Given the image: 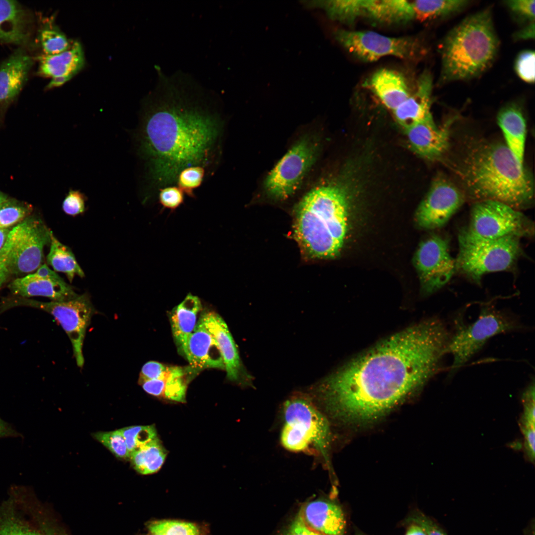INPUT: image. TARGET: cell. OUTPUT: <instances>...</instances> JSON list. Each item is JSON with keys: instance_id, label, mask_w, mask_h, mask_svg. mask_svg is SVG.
Instances as JSON below:
<instances>
[{"instance_id": "1", "label": "cell", "mask_w": 535, "mask_h": 535, "mask_svg": "<svg viewBox=\"0 0 535 535\" xmlns=\"http://www.w3.org/2000/svg\"><path fill=\"white\" fill-rule=\"evenodd\" d=\"M450 337L437 317L392 335L327 378L320 387L322 403L344 421L377 419L439 371Z\"/></svg>"}, {"instance_id": "2", "label": "cell", "mask_w": 535, "mask_h": 535, "mask_svg": "<svg viewBox=\"0 0 535 535\" xmlns=\"http://www.w3.org/2000/svg\"><path fill=\"white\" fill-rule=\"evenodd\" d=\"M174 80L161 79L145 103L137 133L147 190L157 196L176 185L183 170L199 166L213 174L221 160L222 112Z\"/></svg>"}, {"instance_id": "3", "label": "cell", "mask_w": 535, "mask_h": 535, "mask_svg": "<svg viewBox=\"0 0 535 535\" xmlns=\"http://www.w3.org/2000/svg\"><path fill=\"white\" fill-rule=\"evenodd\" d=\"M453 167L465 195L477 201H497L519 210L533 200L531 173L504 143L485 139L471 142Z\"/></svg>"}, {"instance_id": "4", "label": "cell", "mask_w": 535, "mask_h": 535, "mask_svg": "<svg viewBox=\"0 0 535 535\" xmlns=\"http://www.w3.org/2000/svg\"><path fill=\"white\" fill-rule=\"evenodd\" d=\"M348 195L337 183L308 192L296 209L294 236L303 252L312 259H330L340 253L347 230Z\"/></svg>"}, {"instance_id": "5", "label": "cell", "mask_w": 535, "mask_h": 535, "mask_svg": "<svg viewBox=\"0 0 535 535\" xmlns=\"http://www.w3.org/2000/svg\"><path fill=\"white\" fill-rule=\"evenodd\" d=\"M499 47L491 8L468 16L448 32L441 44L439 83L481 75L494 62Z\"/></svg>"}, {"instance_id": "6", "label": "cell", "mask_w": 535, "mask_h": 535, "mask_svg": "<svg viewBox=\"0 0 535 535\" xmlns=\"http://www.w3.org/2000/svg\"><path fill=\"white\" fill-rule=\"evenodd\" d=\"M284 425L281 442L293 452H317L328 464L331 442L328 421L309 397L293 396L283 406Z\"/></svg>"}, {"instance_id": "7", "label": "cell", "mask_w": 535, "mask_h": 535, "mask_svg": "<svg viewBox=\"0 0 535 535\" xmlns=\"http://www.w3.org/2000/svg\"><path fill=\"white\" fill-rule=\"evenodd\" d=\"M523 328L514 315L491 306L481 308L478 318L466 323L459 316L450 331L447 354L453 357L448 376L451 377L468 363L491 337Z\"/></svg>"}, {"instance_id": "8", "label": "cell", "mask_w": 535, "mask_h": 535, "mask_svg": "<svg viewBox=\"0 0 535 535\" xmlns=\"http://www.w3.org/2000/svg\"><path fill=\"white\" fill-rule=\"evenodd\" d=\"M519 238L510 236L489 239L474 233L468 228L461 230L458 237L456 269L479 282L486 273L510 268L521 252Z\"/></svg>"}, {"instance_id": "9", "label": "cell", "mask_w": 535, "mask_h": 535, "mask_svg": "<svg viewBox=\"0 0 535 535\" xmlns=\"http://www.w3.org/2000/svg\"><path fill=\"white\" fill-rule=\"evenodd\" d=\"M17 306L34 308L52 315L69 338L77 365L83 366L82 348L86 331L95 313L87 293L67 301L48 302L16 296L4 298L0 306V313Z\"/></svg>"}, {"instance_id": "10", "label": "cell", "mask_w": 535, "mask_h": 535, "mask_svg": "<svg viewBox=\"0 0 535 535\" xmlns=\"http://www.w3.org/2000/svg\"><path fill=\"white\" fill-rule=\"evenodd\" d=\"M334 36L348 53L364 62H374L387 56L413 61L420 59L427 52L416 37H393L374 31L341 29L335 31Z\"/></svg>"}, {"instance_id": "11", "label": "cell", "mask_w": 535, "mask_h": 535, "mask_svg": "<svg viewBox=\"0 0 535 535\" xmlns=\"http://www.w3.org/2000/svg\"><path fill=\"white\" fill-rule=\"evenodd\" d=\"M317 139L309 135L297 141L267 176L264 188L277 200H284L294 194L312 166L319 152Z\"/></svg>"}, {"instance_id": "12", "label": "cell", "mask_w": 535, "mask_h": 535, "mask_svg": "<svg viewBox=\"0 0 535 535\" xmlns=\"http://www.w3.org/2000/svg\"><path fill=\"white\" fill-rule=\"evenodd\" d=\"M52 232L41 218L35 216H28L12 228L6 242L9 248L10 274L30 273L41 266L44 248L50 244Z\"/></svg>"}, {"instance_id": "13", "label": "cell", "mask_w": 535, "mask_h": 535, "mask_svg": "<svg viewBox=\"0 0 535 535\" xmlns=\"http://www.w3.org/2000/svg\"><path fill=\"white\" fill-rule=\"evenodd\" d=\"M532 227L519 210L499 201L485 200L473 206L468 228L479 236L498 239L531 234Z\"/></svg>"}, {"instance_id": "14", "label": "cell", "mask_w": 535, "mask_h": 535, "mask_svg": "<svg viewBox=\"0 0 535 535\" xmlns=\"http://www.w3.org/2000/svg\"><path fill=\"white\" fill-rule=\"evenodd\" d=\"M449 250L448 241L438 235L430 236L419 246L414 262L425 294L442 288L457 270Z\"/></svg>"}, {"instance_id": "15", "label": "cell", "mask_w": 535, "mask_h": 535, "mask_svg": "<svg viewBox=\"0 0 535 535\" xmlns=\"http://www.w3.org/2000/svg\"><path fill=\"white\" fill-rule=\"evenodd\" d=\"M465 194L443 175L432 182L429 191L416 214L418 225L425 229H434L444 226L463 205Z\"/></svg>"}, {"instance_id": "16", "label": "cell", "mask_w": 535, "mask_h": 535, "mask_svg": "<svg viewBox=\"0 0 535 535\" xmlns=\"http://www.w3.org/2000/svg\"><path fill=\"white\" fill-rule=\"evenodd\" d=\"M35 273L12 281L8 285L11 292L16 297L43 296L54 301H67L79 295L46 264L41 266Z\"/></svg>"}, {"instance_id": "17", "label": "cell", "mask_w": 535, "mask_h": 535, "mask_svg": "<svg viewBox=\"0 0 535 535\" xmlns=\"http://www.w3.org/2000/svg\"><path fill=\"white\" fill-rule=\"evenodd\" d=\"M457 115L437 126L433 120L415 124L405 129L412 150L429 160L442 158L449 148L451 128Z\"/></svg>"}, {"instance_id": "18", "label": "cell", "mask_w": 535, "mask_h": 535, "mask_svg": "<svg viewBox=\"0 0 535 535\" xmlns=\"http://www.w3.org/2000/svg\"><path fill=\"white\" fill-rule=\"evenodd\" d=\"M432 78L428 71L419 77L415 90L392 112L397 123L405 129L422 122L433 120L431 113Z\"/></svg>"}, {"instance_id": "19", "label": "cell", "mask_w": 535, "mask_h": 535, "mask_svg": "<svg viewBox=\"0 0 535 535\" xmlns=\"http://www.w3.org/2000/svg\"><path fill=\"white\" fill-rule=\"evenodd\" d=\"M182 351L190 367L194 369H224L223 358L217 343L205 326L201 317Z\"/></svg>"}, {"instance_id": "20", "label": "cell", "mask_w": 535, "mask_h": 535, "mask_svg": "<svg viewBox=\"0 0 535 535\" xmlns=\"http://www.w3.org/2000/svg\"><path fill=\"white\" fill-rule=\"evenodd\" d=\"M307 526L322 535H344L345 520L337 504L325 500L309 502L299 511Z\"/></svg>"}, {"instance_id": "21", "label": "cell", "mask_w": 535, "mask_h": 535, "mask_svg": "<svg viewBox=\"0 0 535 535\" xmlns=\"http://www.w3.org/2000/svg\"><path fill=\"white\" fill-rule=\"evenodd\" d=\"M205 326L214 338L221 354L224 370L229 380L241 381L245 374L234 339L223 320L216 313L208 312L201 316Z\"/></svg>"}, {"instance_id": "22", "label": "cell", "mask_w": 535, "mask_h": 535, "mask_svg": "<svg viewBox=\"0 0 535 535\" xmlns=\"http://www.w3.org/2000/svg\"><path fill=\"white\" fill-rule=\"evenodd\" d=\"M33 64L32 57L18 50L0 64V103H8L19 94Z\"/></svg>"}, {"instance_id": "23", "label": "cell", "mask_w": 535, "mask_h": 535, "mask_svg": "<svg viewBox=\"0 0 535 535\" xmlns=\"http://www.w3.org/2000/svg\"><path fill=\"white\" fill-rule=\"evenodd\" d=\"M369 84L373 93L392 111L412 93L405 76L397 71L388 68H381L374 72Z\"/></svg>"}, {"instance_id": "24", "label": "cell", "mask_w": 535, "mask_h": 535, "mask_svg": "<svg viewBox=\"0 0 535 535\" xmlns=\"http://www.w3.org/2000/svg\"><path fill=\"white\" fill-rule=\"evenodd\" d=\"M31 19L17 1L0 0V40L24 45L30 37Z\"/></svg>"}, {"instance_id": "25", "label": "cell", "mask_w": 535, "mask_h": 535, "mask_svg": "<svg viewBox=\"0 0 535 535\" xmlns=\"http://www.w3.org/2000/svg\"><path fill=\"white\" fill-rule=\"evenodd\" d=\"M505 145L522 164H524L527 126L522 109L516 103L502 107L497 116Z\"/></svg>"}, {"instance_id": "26", "label": "cell", "mask_w": 535, "mask_h": 535, "mask_svg": "<svg viewBox=\"0 0 535 535\" xmlns=\"http://www.w3.org/2000/svg\"><path fill=\"white\" fill-rule=\"evenodd\" d=\"M195 369L191 367H169L164 375L157 379H139V383L147 393L178 402H186L187 385L191 373Z\"/></svg>"}, {"instance_id": "27", "label": "cell", "mask_w": 535, "mask_h": 535, "mask_svg": "<svg viewBox=\"0 0 535 535\" xmlns=\"http://www.w3.org/2000/svg\"><path fill=\"white\" fill-rule=\"evenodd\" d=\"M39 60L38 73L45 77H65L70 80L84 64V55L80 44L75 42L61 53L53 55L43 54Z\"/></svg>"}, {"instance_id": "28", "label": "cell", "mask_w": 535, "mask_h": 535, "mask_svg": "<svg viewBox=\"0 0 535 535\" xmlns=\"http://www.w3.org/2000/svg\"><path fill=\"white\" fill-rule=\"evenodd\" d=\"M364 17L384 24H402L415 20L411 1L406 0H364Z\"/></svg>"}, {"instance_id": "29", "label": "cell", "mask_w": 535, "mask_h": 535, "mask_svg": "<svg viewBox=\"0 0 535 535\" xmlns=\"http://www.w3.org/2000/svg\"><path fill=\"white\" fill-rule=\"evenodd\" d=\"M202 309L200 299L189 294L172 311L171 325L174 339L180 348H184L197 323L198 313Z\"/></svg>"}, {"instance_id": "30", "label": "cell", "mask_w": 535, "mask_h": 535, "mask_svg": "<svg viewBox=\"0 0 535 535\" xmlns=\"http://www.w3.org/2000/svg\"><path fill=\"white\" fill-rule=\"evenodd\" d=\"M415 19L425 21L453 15L466 8L467 0H418L411 1Z\"/></svg>"}, {"instance_id": "31", "label": "cell", "mask_w": 535, "mask_h": 535, "mask_svg": "<svg viewBox=\"0 0 535 535\" xmlns=\"http://www.w3.org/2000/svg\"><path fill=\"white\" fill-rule=\"evenodd\" d=\"M166 455V450L158 437L130 454L129 459L137 472L146 475L158 472Z\"/></svg>"}, {"instance_id": "32", "label": "cell", "mask_w": 535, "mask_h": 535, "mask_svg": "<svg viewBox=\"0 0 535 535\" xmlns=\"http://www.w3.org/2000/svg\"><path fill=\"white\" fill-rule=\"evenodd\" d=\"M47 260L54 271L64 273L70 282L72 281L75 275L81 277L85 276L70 249L59 242L52 232Z\"/></svg>"}, {"instance_id": "33", "label": "cell", "mask_w": 535, "mask_h": 535, "mask_svg": "<svg viewBox=\"0 0 535 535\" xmlns=\"http://www.w3.org/2000/svg\"><path fill=\"white\" fill-rule=\"evenodd\" d=\"M329 17L340 22L352 24L364 17V0H333L319 1Z\"/></svg>"}, {"instance_id": "34", "label": "cell", "mask_w": 535, "mask_h": 535, "mask_svg": "<svg viewBox=\"0 0 535 535\" xmlns=\"http://www.w3.org/2000/svg\"><path fill=\"white\" fill-rule=\"evenodd\" d=\"M32 211L28 204L8 198L0 206V228H12L27 217Z\"/></svg>"}, {"instance_id": "35", "label": "cell", "mask_w": 535, "mask_h": 535, "mask_svg": "<svg viewBox=\"0 0 535 535\" xmlns=\"http://www.w3.org/2000/svg\"><path fill=\"white\" fill-rule=\"evenodd\" d=\"M129 454L158 438L154 425L132 426L120 429Z\"/></svg>"}, {"instance_id": "36", "label": "cell", "mask_w": 535, "mask_h": 535, "mask_svg": "<svg viewBox=\"0 0 535 535\" xmlns=\"http://www.w3.org/2000/svg\"><path fill=\"white\" fill-rule=\"evenodd\" d=\"M40 42L44 54L53 55L67 50L71 45L65 35L58 28H44L40 33Z\"/></svg>"}, {"instance_id": "37", "label": "cell", "mask_w": 535, "mask_h": 535, "mask_svg": "<svg viewBox=\"0 0 535 535\" xmlns=\"http://www.w3.org/2000/svg\"><path fill=\"white\" fill-rule=\"evenodd\" d=\"M207 170L203 167L196 166L187 168L178 175L176 184L188 196L194 198V191L200 187L207 176Z\"/></svg>"}, {"instance_id": "38", "label": "cell", "mask_w": 535, "mask_h": 535, "mask_svg": "<svg viewBox=\"0 0 535 535\" xmlns=\"http://www.w3.org/2000/svg\"><path fill=\"white\" fill-rule=\"evenodd\" d=\"M149 528L155 535H199L198 529L194 524L179 521H156L151 524Z\"/></svg>"}, {"instance_id": "39", "label": "cell", "mask_w": 535, "mask_h": 535, "mask_svg": "<svg viewBox=\"0 0 535 535\" xmlns=\"http://www.w3.org/2000/svg\"><path fill=\"white\" fill-rule=\"evenodd\" d=\"M93 436L107 447L115 457L120 459H129L130 454L120 429L110 431H100Z\"/></svg>"}, {"instance_id": "40", "label": "cell", "mask_w": 535, "mask_h": 535, "mask_svg": "<svg viewBox=\"0 0 535 535\" xmlns=\"http://www.w3.org/2000/svg\"><path fill=\"white\" fill-rule=\"evenodd\" d=\"M0 516V535H43L24 523L13 510H5Z\"/></svg>"}, {"instance_id": "41", "label": "cell", "mask_w": 535, "mask_h": 535, "mask_svg": "<svg viewBox=\"0 0 535 535\" xmlns=\"http://www.w3.org/2000/svg\"><path fill=\"white\" fill-rule=\"evenodd\" d=\"M514 20L523 26L535 22L534 0H511L504 1Z\"/></svg>"}, {"instance_id": "42", "label": "cell", "mask_w": 535, "mask_h": 535, "mask_svg": "<svg viewBox=\"0 0 535 535\" xmlns=\"http://www.w3.org/2000/svg\"><path fill=\"white\" fill-rule=\"evenodd\" d=\"M535 54L532 50H524L516 57L514 69L519 77L524 82L533 84L535 75Z\"/></svg>"}, {"instance_id": "43", "label": "cell", "mask_w": 535, "mask_h": 535, "mask_svg": "<svg viewBox=\"0 0 535 535\" xmlns=\"http://www.w3.org/2000/svg\"><path fill=\"white\" fill-rule=\"evenodd\" d=\"M184 193L176 185L160 189L157 194L159 202L164 208L174 211L184 202Z\"/></svg>"}, {"instance_id": "44", "label": "cell", "mask_w": 535, "mask_h": 535, "mask_svg": "<svg viewBox=\"0 0 535 535\" xmlns=\"http://www.w3.org/2000/svg\"><path fill=\"white\" fill-rule=\"evenodd\" d=\"M86 197L78 190H70L63 200L62 208L67 214L76 216L85 211Z\"/></svg>"}, {"instance_id": "45", "label": "cell", "mask_w": 535, "mask_h": 535, "mask_svg": "<svg viewBox=\"0 0 535 535\" xmlns=\"http://www.w3.org/2000/svg\"><path fill=\"white\" fill-rule=\"evenodd\" d=\"M169 368L157 361H151L142 367L140 374V379H157L162 378Z\"/></svg>"}, {"instance_id": "46", "label": "cell", "mask_w": 535, "mask_h": 535, "mask_svg": "<svg viewBox=\"0 0 535 535\" xmlns=\"http://www.w3.org/2000/svg\"><path fill=\"white\" fill-rule=\"evenodd\" d=\"M281 535H322L308 527L299 512L288 527Z\"/></svg>"}, {"instance_id": "47", "label": "cell", "mask_w": 535, "mask_h": 535, "mask_svg": "<svg viewBox=\"0 0 535 535\" xmlns=\"http://www.w3.org/2000/svg\"><path fill=\"white\" fill-rule=\"evenodd\" d=\"M411 520L413 523L421 526L428 535H446L438 526L424 515H417Z\"/></svg>"}, {"instance_id": "48", "label": "cell", "mask_w": 535, "mask_h": 535, "mask_svg": "<svg viewBox=\"0 0 535 535\" xmlns=\"http://www.w3.org/2000/svg\"><path fill=\"white\" fill-rule=\"evenodd\" d=\"M9 437L23 438V435L19 432L11 424L7 423L0 417V439Z\"/></svg>"}, {"instance_id": "49", "label": "cell", "mask_w": 535, "mask_h": 535, "mask_svg": "<svg viewBox=\"0 0 535 535\" xmlns=\"http://www.w3.org/2000/svg\"><path fill=\"white\" fill-rule=\"evenodd\" d=\"M516 41L533 40L535 37V22L523 26L513 36Z\"/></svg>"}, {"instance_id": "50", "label": "cell", "mask_w": 535, "mask_h": 535, "mask_svg": "<svg viewBox=\"0 0 535 535\" xmlns=\"http://www.w3.org/2000/svg\"><path fill=\"white\" fill-rule=\"evenodd\" d=\"M9 274L6 264L0 258V288L5 283Z\"/></svg>"}, {"instance_id": "51", "label": "cell", "mask_w": 535, "mask_h": 535, "mask_svg": "<svg viewBox=\"0 0 535 535\" xmlns=\"http://www.w3.org/2000/svg\"><path fill=\"white\" fill-rule=\"evenodd\" d=\"M405 535H428L424 529L418 524L411 525Z\"/></svg>"}, {"instance_id": "52", "label": "cell", "mask_w": 535, "mask_h": 535, "mask_svg": "<svg viewBox=\"0 0 535 535\" xmlns=\"http://www.w3.org/2000/svg\"><path fill=\"white\" fill-rule=\"evenodd\" d=\"M12 228H0V252L4 247Z\"/></svg>"}, {"instance_id": "53", "label": "cell", "mask_w": 535, "mask_h": 535, "mask_svg": "<svg viewBox=\"0 0 535 535\" xmlns=\"http://www.w3.org/2000/svg\"><path fill=\"white\" fill-rule=\"evenodd\" d=\"M6 195L0 191V206L8 199Z\"/></svg>"}, {"instance_id": "54", "label": "cell", "mask_w": 535, "mask_h": 535, "mask_svg": "<svg viewBox=\"0 0 535 535\" xmlns=\"http://www.w3.org/2000/svg\"><path fill=\"white\" fill-rule=\"evenodd\" d=\"M43 535H55L54 533H53L52 532H51V531H47L46 533H45L44 534H43Z\"/></svg>"}, {"instance_id": "55", "label": "cell", "mask_w": 535, "mask_h": 535, "mask_svg": "<svg viewBox=\"0 0 535 535\" xmlns=\"http://www.w3.org/2000/svg\"></svg>"}]
</instances>
